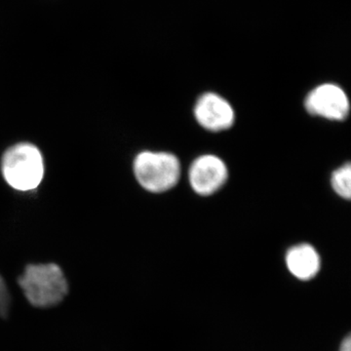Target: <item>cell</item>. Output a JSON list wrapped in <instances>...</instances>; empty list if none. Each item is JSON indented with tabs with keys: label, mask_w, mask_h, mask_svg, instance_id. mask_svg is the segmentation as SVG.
<instances>
[{
	"label": "cell",
	"mask_w": 351,
	"mask_h": 351,
	"mask_svg": "<svg viewBox=\"0 0 351 351\" xmlns=\"http://www.w3.org/2000/svg\"><path fill=\"white\" fill-rule=\"evenodd\" d=\"M306 108L311 115L330 120L346 119L350 113V101L341 87L332 83L319 85L307 95Z\"/></svg>",
	"instance_id": "4"
},
{
	"label": "cell",
	"mask_w": 351,
	"mask_h": 351,
	"mask_svg": "<svg viewBox=\"0 0 351 351\" xmlns=\"http://www.w3.org/2000/svg\"><path fill=\"white\" fill-rule=\"evenodd\" d=\"M1 171L11 188L19 191H34L43 179V154L38 147L29 143L14 145L2 156Z\"/></svg>",
	"instance_id": "2"
},
{
	"label": "cell",
	"mask_w": 351,
	"mask_h": 351,
	"mask_svg": "<svg viewBox=\"0 0 351 351\" xmlns=\"http://www.w3.org/2000/svg\"><path fill=\"white\" fill-rule=\"evenodd\" d=\"M195 115L203 128L212 132L230 128L235 119L234 110L230 104L215 93H206L198 99Z\"/></svg>",
	"instance_id": "6"
},
{
	"label": "cell",
	"mask_w": 351,
	"mask_h": 351,
	"mask_svg": "<svg viewBox=\"0 0 351 351\" xmlns=\"http://www.w3.org/2000/svg\"><path fill=\"white\" fill-rule=\"evenodd\" d=\"M19 285L25 299L39 308L57 306L69 293L68 280L55 263L27 265L20 276Z\"/></svg>",
	"instance_id": "1"
},
{
	"label": "cell",
	"mask_w": 351,
	"mask_h": 351,
	"mask_svg": "<svg viewBox=\"0 0 351 351\" xmlns=\"http://www.w3.org/2000/svg\"><path fill=\"white\" fill-rule=\"evenodd\" d=\"M134 174L147 191L164 193L179 182L181 164L169 152H143L134 160Z\"/></svg>",
	"instance_id": "3"
},
{
	"label": "cell",
	"mask_w": 351,
	"mask_h": 351,
	"mask_svg": "<svg viewBox=\"0 0 351 351\" xmlns=\"http://www.w3.org/2000/svg\"><path fill=\"white\" fill-rule=\"evenodd\" d=\"M10 295L3 279L0 276V315L4 316L8 313L10 307Z\"/></svg>",
	"instance_id": "9"
},
{
	"label": "cell",
	"mask_w": 351,
	"mask_h": 351,
	"mask_svg": "<svg viewBox=\"0 0 351 351\" xmlns=\"http://www.w3.org/2000/svg\"><path fill=\"white\" fill-rule=\"evenodd\" d=\"M339 351H351V341L350 337H346L345 339H343V343H341V348H339Z\"/></svg>",
	"instance_id": "10"
},
{
	"label": "cell",
	"mask_w": 351,
	"mask_h": 351,
	"mask_svg": "<svg viewBox=\"0 0 351 351\" xmlns=\"http://www.w3.org/2000/svg\"><path fill=\"white\" fill-rule=\"evenodd\" d=\"M332 186L341 197L350 199L351 195L350 164L346 163L343 167L335 171L332 175Z\"/></svg>",
	"instance_id": "8"
},
{
	"label": "cell",
	"mask_w": 351,
	"mask_h": 351,
	"mask_svg": "<svg viewBox=\"0 0 351 351\" xmlns=\"http://www.w3.org/2000/svg\"><path fill=\"white\" fill-rule=\"evenodd\" d=\"M320 257L309 244H300L289 249L286 265L291 274L301 280H309L320 269Z\"/></svg>",
	"instance_id": "7"
},
{
	"label": "cell",
	"mask_w": 351,
	"mask_h": 351,
	"mask_svg": "<svg viewBox=\"0 0 351 351\" xmlns=\"http://www.w3.org/2000/svg\"><path fill=\"white\" fill-rule=\"evenodd\" d=\"M228 168L225 162L215 156H202L196 158L189 169L191 188L200 195H211L225 184Z\"/></svg>",
	"instance_id": "5"
}]
</instances>
